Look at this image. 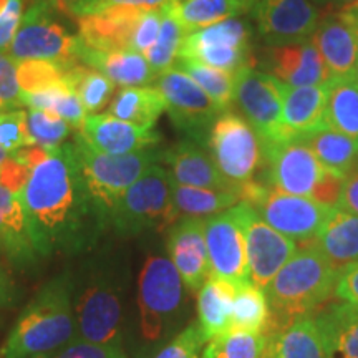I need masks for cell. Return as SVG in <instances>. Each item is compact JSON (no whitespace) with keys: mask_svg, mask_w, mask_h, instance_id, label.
Listing matches in <instances>:
<instances>
[{"mask_svg":"<svg viewBox=\"0 0 358 358\" xmlns=\"http://www.w3.org/2000/svg\"><path fill=\"white\" fill-rule=\"evenodd\" d=\"M20 199L40 257L82 252L105 229L71 143L47 151L30 171Z\"/></svg>","mask_w":358,"mask_h":358,"instance_id":"obj_1","label":"cell"},{"mask_svg":"<svg viewBox=\"0 0 358 358\" xmlns=\"http://www.w3.org/2000/svg\"><path fill=\"white\" fill-rule=\"evenodd\" d=\"M71 280L52 279L27 303L3 343V358H47L75 340Z\"/></svg>","mask_w":358,"mask_h":358,"instance_id":"obj_2","label":"cell"},{"mask_svg":"<svg viewBox=\"0 0 358 358\" xmlns=\"http://www.w3.org/2000/svg\"><path fill=\"white\" fill-rule=\"evenodd\" d=\"M337 279L338 272L310 241L299 245L295 256L266 287L271 319L264 335L272 338L294 320L315 312L335 294Z\"/></svg>","mask_w":358,"mask_h":358,"instance_id":"obj_3","label":"cell"},{"mask_svg":"<svg viewBox=\"0 0 358 358\" xmlns=\"http://www.w3.org/2000/svg\"><path fill=\"white\" fill-rule=\"evenodd\" d=\"M71 145H73L75 159L82 173L85 187L95 206L103 227L110 226L111 213L124 191L163 156V153L155 148L129 155L101 153L90 146L78 131L75 133V140Z\"/></svg>","mask_w":358,"mask_h":358,"instance_id":"obj_4","label":"cell"},{"mask_svg":"<svg viewBox=\"0 0 358 358\" xmlns=\"http://www.w3.org/2000/svg\"><path fill=\"white\" fill-rule=\"evenodd\" d=\"M179 219L171 194V178L158 163L151 164L116 203L110 224L122 236L164 231Z\"/></svg>","mask_w":358,"mask_h":358,"instance_id":"obj_5","label":"cell"},{"mask_svg":"<svg viewBox=\"0 0 358 358\" xmlns=\"http://www.w3.org/2000/svg\"><path fill=\"white\" fill-rule=\"evenodd\" d=\"M239 198L252 206L268 226L297 244L308 243L319 234L334 209L310 198L274 189L256 179L239 187Z\"/></svg>","mask_w":358,"mask_h":358,"instance_id":"obj_6","label":"cell"},{"mask_svg":"<svg viewBox=\"0 0 358 358\" xmlns=\"http://www.w3.org/2000/svg\"><path fill=\"white\" fill-rule=\"evenodd\" d=\"M52 10L53 7L45 0H35L27 8L7 52L12 60L52 62L65 71L80 65L82 40L78 35L70 34Z\"/></svg>","mask_w":358,"mask_h":358,"instance_id":"obj_7","label":"cell"},{"mask_svg":"<svg viewBox=\"0 0 358 358\" xmlns=\"http://www.w3.org/2000/svg\"><path fill=\"white\" fill-rule=\"evenodd\" d=\"M208 151L219 173L239 189L254 181L264 159L262 143L243 115L226 110L214 120L208 133Z\"/></svg>","mask_w":358,"mask_h":358,"instance_id":"obj_8","label":"cell"},{"mask_svg":"<svg viewBox=\"0 0 358 358\" xmlns=\"http://www.w3.org/2000/svg\"><path fill=\"white\" fill-rule=\"evenodd\" d=\"M185 299V284L168 257L150 256L138 280V306L143 337L158 340L176 317Z\"/></svg>","mask_w":358,"mask_h":358,"instance_id":"obj_9","label":"cell"},{"mask_svg":"<svg viewBox=\"0 0 358 358\" xmlns=\"http://www.w3.org/2000/svg\"><path fill=\"white\" fill-rule=\"evenodd\" d=\"M178 58L199 62L213 69L237 73L252 65L250 34L237 17L187 34Z\"/></svg>","mask_w":358,"mask_h":358,"instance_id":"obj_10","label":"cell"},{"mask_svg":"<svg viewBox=\"0 0 358 358\" xmlns=\"http://www.w3.org/2000/svg\"><path fill=\"white\" fill-rule=\"evenodd\" d=\"M234 101L241 115L257 133L262 146L287 140L282 123V82L245 66L236 73Z\"/></svg>","mask_w":358,"mask_h":358,"instance_id":"obj_11","label":"cell"},{"mask_svg":"<svg viewBox=\"0 0 358 358\" xmlns=\"http://www.w3.org/2000/svg\"><path fill=\"white\" fill-rule=\"evenodd\" d=\"M232 209L244 232L250 282L266 290L277 272L295 256L299 244L268 226L244 201L232 206Z\"/></svg>","mask_w":358,"mask_h":358,"instance_id":"obj_12","label":"cell"},{"mask_svg":"<svg viewBox=\"0 0 358 358\" xmlns=\"http://www.w3.org/2000/svg\"><path fill=\"white\" fill-rule=\"evenodd\" d=\"M267 163V182L274 189L289 194L315 198L329 169L315 158L312 150L297 138L262 146Z\"/></svg>","mask_w":358,"mask_h":358,"instance_id":"obj_13","label":"cell"},{"mask_svg":"<svg viewBox=\"0 0 358 358\" xmlns=\"http://www.w3.org/2000/svg\"><path fill=\"white\" fill-rule=\"evenodd\" d=\"M174 127L192 138H208L214 120L222 113L203 88L176 65L156 78Z\"/></svg>","mask_w":358,"mask_h":358,"instance_id":"obj_14","label":"cell"},{"mask_svg":"<svg viewBox=\"0 0 358 358\" xmlns=\"http://www.w3.org/2000/svg\"><path fill=\"white\" fill-rule=\"evenodd\" d=\"M204 237L211 275L236 289L250 282L244 232L234 209L206 217Z\"/></svg>","mask_w":358,"mask_h":358,"instance_id":"obj_15","label":"cell"},{"mask_svg":"<svg viewBox=\"0 0 358 358\" xmlns=\"http://www.w3.org/2000/svg\"><path fill=\"white\" fill-rule=\"evenodd\" d=\"M75 340L122 347V302L105 284H93L73 306Z\"/></svg>","mask_w":358,"mask_h":358,"instance_id":"obj_16","label":"cell"},{"mask_svg":"<svg viewBox=\"0 0 358 358\" xmlns=\"http://www.w3.org/2000/svg\"><path fill=\"white\" fill-rule=\"evenodd\" d=\"M259 32L268 45L302 42L319 25V12L308 0H254Z\"/></svg>","mask_w":358,"mask_h":358,"instance_id":"obj_17","label":"cell"},{"mask_svg":"<svg viewBox=\"0 0 358 358\" xmlns=\"http://www.w3.org/2000/svg\"><path fill=\"white\" fill-rule=\"evenodd\" d=\"M206 217H181L169 227L166 241L168 259L181 275L182 284L198 292L211 277L204 237Z\"/></svg>","mask_w":358,"mask_h":358,"instance_id":"obj_18","label":"cell"},{"mask_svg":"<svg viewBox=\"0 0 358 358\" xmlns=\"http://www.w3.org/2000/svg\"><path fill=\"white\" fill-rule=\"evenodd\" d=\"M78 134L90 146L106 155L136 153L155 148L161 141L155 128L123 122L110 113L87 115Z\"/></svg>","mask_w":358,"mask_h":358,"instance_id":"obj_19","label":"cell"},{"mask_svg":"<svg viewBox=\"0 0 358 358\" xmlns=\"http://www.w3.org/2000/svg\"><path fill=\"white\" fill-rule=\"evenodd\" d=\"M267 70L268 75L289 87H322L332 80L310 38L272 47L267 53Z\"/></svg>","mask_w":358,"mask_h":358,"instance_id":"obj_20","label":"cell"},{"mask_svg":"<svg viewBox=\"0 0 358 358\" xmlns=\"http://www.w3.org/2000/svg\"><path fill=\"white\" fill-rule=\"evenodd\" d=\"M310 42L324 58L332 77H352L358 60V27L340 12L319 20Z\"/></svg>","mask_w":358,"mask_h":358,"instance_id":"obj_21","label":"cell"},{"mask_svg":"<svg viewBox=\"0 0 358 358\" xmlns=\"http://www.w3.org/2000/svg\"><path fill=\"white\" fill-rule=\"evenodd\" d=\"M145 10L128 7H108L78 19V37L96 50H131L136 22Z\"/></svg>","mask_w":358,"mask_h":358,"instance_id":"obj_22","label":"cell"},{"mask_svg":"<svg viewBox=\"0 0 358 358\" xmlns=\"http://www.w3.org/2000/svg\"><path fill=\"white\" fill-rule=\"evenodd\" d=\"M0 252L15 267L25 268L40 259L29 219L19 194L0 186Z\"/></svg>","mask_w":358,"mask_h":358,"instance_id":"obj_23","label":"cell"},{"mask_svg":"<svg viewBox=\"0 0 358 358\" xmlns=\"http://www.w3.org/2000/svg\"><path fill=\"white\" fill-rule=\"evenodd\" d=\"M78 58L80 64L100 71L123 88L146 87L158 78L146 57L134 50H96L82 42Z\"/></svg>","mask_w":358,"mask_h":358,"instance_id":"obj_24","label":"cell"},{"mask_svg":"<svg viewBox=\"0 0 358 358\" xmlns=\"http://www.w3.org/2000/svg\"><path fill=\"white\" fill-rule=\"evenodd\" d=\"M161 159L169 166V178L176 185L206 189H237L226 181L211 156L196 143H179L163 153Z\"/></svg>","mask_w":358,"mask_h":358,"instance_id":"obj_25","label":"cell"},{"mask_svg":"<svg viewBox=\"0 0 358 358\" xmlns=\"http://www.w3.org/2000/svg\"><path fill=\"white\" fill-rule=\"evenodd\" d=\"M312 317L327 358H358V307L338 301L317 308Z\"/></svg>","mask_w":358,"mask_h":358,"instance_id":"obj_26","label":"cell"},{"mask_svg":"<svg viewBox=\"0 0 358 358\" xmlns=\"http://www.w3.org/2000/svg\"><path fill=\"white\" fill-rule=\"evenodd\" d=\"M310 243L340 274L358 262V216L334 208Z\"/></svg>","mask_w":358,"mask_h":358,"instance_id":"obj_27","label":"cell"},{"mask_svg":"<svg viewBox=\"0 0 358 358\" xmlns=\"http://www.w3.org/2000/svg\"><path fill=\"white\" fill-rule=\"evenodd\" d=\"M327 85L289 87L282 83V123L287 140L325 124Z\"/></svg>","mask_w":358,"mask_h":358,"instance_id":"obj_28","label":"cell"},{"mask_svg":"<svg viewBox=\"0 0 358 358\" xmlns=\"http://www.w3.org/2000/svg\"><path fill=\"white\" fill-rule=\"evenodd\" d=\"M297 140L306 143L324 168L334 174L345 178L358 166V141L327 123L302 134Z\"/></svg>","mask_w":358,"mask_h":358,"instance_id":"obj_29","label":"cell"},{"mask_svg":"<svg viewBox=\"0 0 358 358\" xmlns=\"http://www.w3.org/2000/svg\"><path fill=\"white\" fill-rule=\"evenodd\" d=\"M198 295V322L206 343L231 327L236 287L229 282L211 275Z\"/></svg>","mask_w":358,"mask_h":358,"instance_id":"obj_30","label":"cell"},{"mask_svg":"<svg viewBox=\"0 0 358 358\" xmlns=\"http://www.w3.org/2000/svg\"><path fill=\"white\" fill-rule=\"evenodd\" d=\"M164 111H166V103L156 85L124 87L111 98L108 106V113L115 118L151 128H155Z\"/></svg>","mask_w":358,"mask_h":358,"instance_id":"obj_31","label":"cell"},{"mask_svg":"<svg viewBox=\"0 0 358 358\" xmlns=\"http://www.w3.org/2000/svg\"><path fill=\"white\" fill-rule=\"evenodd\" d=\"M266 358H327L312 313L294 320L282 332L268 338Z\"/></svg>","mask_w":358,"mask_h":358,"instance_id":"obj_32","label":"cell"},{"mask_svg":"<svg viewBox=\"0 0 358 358\" xmlns=\"http://www.w3.org/2000/svg\"><path fill=\"white\" fill-rule=\"evenodd\" d=\"M325 123L358 141V82L352 77H332L327 83Z\"/></svg>","mask_w":358,"mask_h":358,"instance_id":"obj_33","label":"cell"},{"mask_svg":"<svg viewBox=\"0 0 358 358\" xmlns=\"http://www.w3.org/2000/svg\"><path fill=\"white\" fill-rule=\"evenodd\" d=\"M174 209L181 217H209L239 203V189H206L176 185L171 181Z\"/></svg>","mask_w":358,"mask_h":358,"instance_id":"obj_34","label":"cell"},{"mask_svg":"<svg viewBox=\"0 0 358 358\" xmlns=\"http://www.w3.org/2000/svg\"><path fill=\"white\" fill-rule=\"evenodd\" d=\"M173 6L187 34L234 19L250 8L245 0H174Z\"/></svg>","mask_w":358,"mask_h":358,"instance_id":"obj_35","label":"cell"},{"mask_svg":"<svg viewBox=\"0 0 358 358\" xmlns=\"http://www.w3.org/2000/svg\"><path fill=\"white\" fill-rule=\"evenodd\" d=\"M22 103L27 108L50 111V113L60 116L75 131L82 128L83 120L88 115L83 108L82 101L78 100L77 93L71 90L66 80L58 85H53L50 88L40 90L37 93L22 95Z\"/></svg>","mask_w":358,"mask_h":358,"instance_id":"obj_36","label":"cell"},{"mask_svg":"<svg viewBox=\"0 0 358 358\" xmlns=\"http://www.w3.org/2000/svg\"><path fill=\"white\" fill-rule=\"evenodd\" d=\"M173 2L161 7L163 19H161L159 35L153 47L150 48V52L145 55L156 75H161L173 69L179 57L181 45L187 35L186 29L182 27L181 20L178 19L176 12H174Z\"/></svg>","mask_w":358,"mask_h":358,"instance_id":"obj_37","label":"cell"},{"mask_svg":"<svg viewBox=\"0 0 358 358\" xmlns=\"http://www.w3.org/2000/svg\"><path fill=\"white\" fill-rule=\"evenodd\" d=\"M268 319H271V306H268L266 290L252 282L236 289L231 320L232 329L264 334Z\"/></svg>","mask_w":358,"mask_h":358,"instance_id":"obj_38","label":"cell"},{"mask_svg":"<svg viewBox=\"0 0 358 358\" xmlns=\"http://www.w3.org/2000/svg\"><path fill=\"white\" fill-rule=\"evenodd\" d=\"M268 338L264 334L227 329L203 348V358H266Z\"/></svg>","mask_w":358,"mask_h":358,"instance_id":"obj_39","label":"cell"},{"mask_svg":"<svg viewBox=\"0 0 358 358\" xmlns=\"http://www.w3.org/2000/svg\"><path fill=\"white\" fill-rule=\"evenodd\" d=\"M65 80L71 90L77 93L85 111L88 115L96 113L105 105H110L111 96H115L116 85L100 71L80 64L65 71Z\"/></svg>","mask_w":358,"mask_h":358,"instance_id":"obj_40","label":"cell"},{"mask_svg":"<svg viewBox=\"0 0 358 358\" xmlns=\"http://www.w3.org/2000/svg\"><path fill=\"white\" fill-rule=\"evenodd\" d=\"M178 69L186 71L196 83L203 88V92L214 101L221 111L231 108L234 103L236 92V75L229 71H222L213 66L203 65L199 62L187 60V58H178Z\"/></svg>","mask_w":358,"mask_h":358,"instance_id":"obj_41","label":"cell"},{"mask_svg":"<svg viewBox=\"0 0 358 358\" xmlns=\"http://www.w3.org/2000/svg\"><path fill=\"white\" fill-rule=\"evenodd\" d=\"M27 128L30 146H42L47 150L60 148L71 133V127L60 116L35 108L27 111Z\"/></svg>","mask_w":358,"mask_h":358,"instance_id":"obj_42","label":"cell"},{"mask_svg":"<svg viewBox=\"0 0 358 358\" xmlns=\"http://www.w3.org/2000/svg\"><path fill=\"white\" fill-rule=\"evenodd\" d=\"M17 80L22 95H30L64 82L65 70L45 60L17 62Z\"/></svg>","mask_w":358,"mask_h":358,"instance_id":"obj_43","label":"cell"},{"mask_svg":"<svg viewBox=\"0 0 358 358\" xmlns=\"http://www.w3.org/2000/svg\"><path fill=\"white\" fill-rule=\"evenodd\" d=\"M30 146L25 110L0 111V148L13 155L22 148Z\"/></svg>","mask_w":358,"mask_h":358,"instance_id":"obj_44","label":"cell"},{"mask_svg":"<svg viewBox=\"0 0 358 358\" xmlns=\"http://www.w3.org/2000/svg\"><path fill=\"white\" fill-rule=\"evenodd\" d=\"M206 338L198 324L186 327L166 347L161 348L155 358H203Z\"/></svg>","mask_w":358,"mask_h":358,"instance_id":"obj_45","label":"cell"},{"mask_svg":"<svg viewBox=\"0 0 358 358\" xmlns=\"http://www.w3.org/2000/svg\"><path fill=\"white\" fill-rule=\"evenodd\" d=\"M22 92L17 80V62L8 53L0 52V111L20 110Z\"/></svg>","mask_w":358,"mask_h":358,"instance_id":"obj_46","label":"cell"},{"mask_svg":"<svg viewBox=\"0 0 358 358\" xmlns=\"http://www.w3.org/2000/svg\"><path fill=\"white\" fill-rule=\"evenodd\" d=\"M161 19H163L161 8H151V10H145L141 13L133 30L131 50L143 53V55L150 52V48L153 47L159 35Z\"/></svg>","mask_w":358,"mask_h":358,"instance_id":"obj_47","label":"cell"},{"mask_svg":"<svg viewBox=\"0 0 358 358\" xmlns=\"http://www.w3.org/2000/svg\"><path fill=\"white\" fill-rule=\"evenodd\" d=\"M47 358H127L122 347L100 345L82 340H73L69 345Z\"/></svg>","mask_w":358,"mask_h":358,"instance_id":"obj_48","label":"cell"},{"mask_svg":"<svg viewBox=\"0 0 358 358\" xmlns=\"http://www.w3.org/2000/svg\"><path fill=\"white\" fill-rule=\"evenodd\" d=\"M30 169L24 163L17 161L13 156L8 155L6 161L0 166V186L12 191L13 194H22L24 187L30 178Z\"/></svg>","mask_w":358,"mask_h":358,"instance_id":"obj_49","label":"cell"},{"mask_svg":"<svg viewBox=\"0 0 358 358\" xmlns=\"http://www.w3.org/2000/svg\"><path fill=\"white\" fill-rule=\"evenodd\" d=\"M22 15H24L22 0H8L6 10L0 13V52H8V47L20 27Z\"/></svg>","mask_w":358,"mask_h":358,"instance_id":"obj_50","label":"cell"},{"mask_svg":"<svg viewBox=\"0 0 358 358\" xmlns=\"http://www.w3.org/2000/svg\"><path fill=\"white\" fill-rule=\"evenodd\" d=\"M335 295L340 301H345L352 306L358 307V262L343 268L338 274Z\"/></svg>","mask_w":358,"mask_h":358,"instance_id":"obj_51","label":"cell"},{"mask_svg":"<svg viewBox=\"0 0 358 358\" xmlns=\"http://www.w3.org/2000/svg\"><path fill=\"white\" fill-rule=\"evenodd\" d=\"M169 2H173V0H93V3L87 8V12H85L83 15L100 12L103 8L108 7H128L138 8V10H151V8L164 7Z\"/></svg>","mask_w":358,"mask_h":358,"instance_id":"obj_52","label":"cell"},{"mask_svg":"<svg viewBox=\"0 0 358 358\" xmlns=\"http://www.w3.org/2000/svg\"><path fill=\"white\" fill-rule=\"evenodd\" d=\"M337 208L358 216V166L343 179L342 194Z\"/></svg>","mask_w":358,"mask_h":358,"instance_id":"obj_53","label":"cell"},{"mask_svg":"<svg viewBox=\"0 0 358 358\" xmlns=\"http://www.w3.org/2000/svg\"><path fill=\"white\" fill-rule=\"evenodd\" d=\"M45 2L53 8H57V10H62L78 19V17H82L87 12V8L93 3V0H45Z\"/></svg>","mask_w":358,"mask_h":358,"instance_id":"obj_54","label":"cell"},{"mask_svg":"<svg viewBox=\"0 0 358 358\" xmlns=\"http://www.w3.org/2000/svg\"><path fill=\"white\" fill-rule=\"evenodd\" d=\"M15 297V285L3 267H0V307H7Z\"/></svg>","mask_w":358,"mask_h":358,"instance_id":"obj_55","label":"cell"},{"mask_svg":"<svg viewBox=\"0 0 358 358\" xmlns=\"http://www.w3.org/2000/svg\"><path fill=\"white\" fill-rule=\"evenodd\" d=\"M317 3L320 6H332V7H347V6H353V3H358V0H315Z\"/></svg>","mask_w":358,"mask_h":358,"instance_id":"obj_56","label":"cell"},{"mask_svg":"<svg viewBox=\"0 0 358 358\" xmlns=\"http://www.w3.org/2000/svg\"><path fill=\"white\" fill-rule=\"evenodd\" d=\"M7 156H8V155L6 153V151H3L2 148H0V166H2V163H3V161H6Z\"/></svg>","mask_w":358,"mask_h":358,"instance_id":"obj_57","label":"cell"},{"mask_svg":"<svg viewBox=\"0 0 358 358\" xmlns=\"http://www.w3.org/2000/svg\"><path fill=\"white\" fill-rule=\"evenodd\" d=\"M7 3H8V0H0V13H2L3 10H6Z\"/></svg>","mask_w":358,"mask_h":358,"instance_id":"obj_58","label":"cell"},{"mask_svg":"<svg viewBox=\"0 0 358 358\" xmlns=\"http://www.w3.org/2000/svg\"><path fill=\"white\" fill-rule=\"evenodd\" d=\"M353 78L358 82V60H357V65H355V70H353Z\"/></svg>","mask_w":358,"mask_h":358,"instance_id":"obj_59","label":"cell"},{"mask_svg":"<svg viewBox=\"0 0 358 358\" xmlns=\"http://www.w3.org/2000/svg\"><path fill=\"white\" fill-rule=\"evenodd\" d=\"M245 2H248L249 6H250V8H252V3H254V0H245Z\"/></svg>","mask_w":358,"mask_h":358,"instance_id":"obj_60","label":"cell"}]
</instances>
